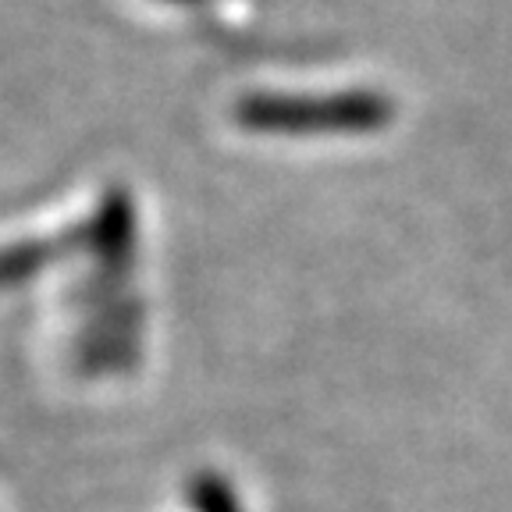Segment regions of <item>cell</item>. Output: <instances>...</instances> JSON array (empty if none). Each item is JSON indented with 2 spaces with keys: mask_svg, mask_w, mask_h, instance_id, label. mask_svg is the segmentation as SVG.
<instances>
[{
  "mask_svg": "<svg viewBox=\"0 0 512 512\" xmlns=\"http://www.w3.org/2000/svg\"><path fill=\"white\" fill-rule=\"evenodd\" d=\"M235 121L264 136H363L392 121V104L381 93L352 89L328 96L253 93L239 100Z\"/></svg>",
  "mask_w": 512,
  "mask_h": 512,
  "instance_id": "cell-1",
  "label": "cell"
},
{
  "mask_svg": "<svg viewBox=\"0 0 512 512\" xmlns=\"http://www.w3.org/2000/svg\"><path fill=\"white\" fill-rule=\"evenodd\" d=\"M185 502L192 512H242V502L235 495V488L221 473H192L185 484Z\"/></svg>",
  "mask_w": 512,
  "mask_h": 512,
  "instance_id": "cell-2",
  "label": "cell"
}]
</instances>
